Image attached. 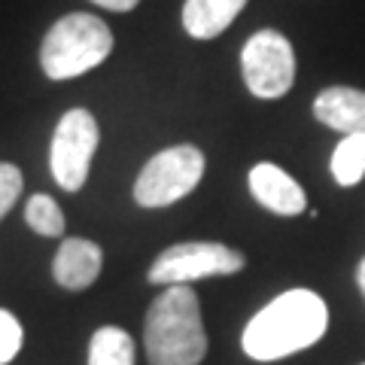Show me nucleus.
I'll list each match as a JSON object with an SVG mask.
<instances>
[{"label":"nucleus","instance_id":"f257e3e1","mask_svg":"<svg viewBox=\"0 0 365 365\" xmlns=\"http://www.w3.org/2000/svg\"><path fill=\"white\" fill-rule=\"evenodd\" d=\"M329 307L311 289H289L268 302L244 329V353L256 362H274L314 347L326 335Z\"/></svg>","mask_w":365,"mask_h":365},{"label":"nucleus","instance_id":"f03ea898","mask_svg":"<svg viewBox=\"0 0 365 365\" xmlns=\"http://www.w3.org/2000/svg\"><path fill=\"white\" fill-rule=\"evenodd\" d=\"M143 344L150 365H198L207 353L198 295L186 283L168 287L146 311Z\"/></svg>","mask_w":365,"mask_h":365},{"label":"nucleus","instance_id":"7ed1b4c3","mask_svg":"<svg viewBox=\"0 0 365 365\" xmlns=\"http://www.w3.org/2000/svg\"><path fill=\"white\" fill-rule=\"evenodd\" d=\"M113 52L107 21L88 13H71L49 28L40 49V64L49 79H73L98 67Z\"/></svg>","mask_w":365,"mask_h":365},{"label":"nucleus","instance_id":"20e7f679","mask_svg":"<svg viewBox=\"0 0 365 365\" xmlns=\"http://www.w3.org/2000/svg\"><path fill=\"white\" fill-rule=\"evenodd\" d=\"M204 177V153L198 146H170L153 155L134 182V198L140 207H168L186 198Z\"/></svg>","mask_w":365,"mask_h":365},{"label":"nucleus","instance_id":"39448f33","mask_svg":"<svg viewBox=\"0 0 365 365\" xmlns=\"http://www.w3.org/2000/svg\"><path fill=\"white\" fill-rule=\"evenodd\" d=\"M244 268V256L237 250L216 244V241H186L168 247L153 262L150 283L155 287H180V283H195L204 277H220V274H237Z\"/></svg>","mask_w":365,"mask_h":365},{"label":"nucleus","instance_id":"423d86ee","mask_svg":"<svg viewBox=\"0 0 365 365\" xmlns=\"http://www.w3.org/2000/svg\"><path fill=\"white\" fill-rule=\"evenodd\" d=\"M244 83L256 98H283L295 83L292 43L277 31H259L247 40L241 52Z\"/></svg>","mask_w":365,"mask_h":365},{"label":"nucleus","instance_id":"0eeeda50","mask_svg":"<svg viewBox=\"0 0 365 365\" xmlns=\"http://www.w3.org/2000/svg\"><path fill=\"white\" fill-rule=\"evenodd\" d=\"M98 122L88 110H71L64 113L58 128L52 134V150H49V168L55 182L64 192H79L88 177L91 158L98 150Z\"/></svg>","mask_w":365,"mask_h":365},{"label":"nucleus","instance_id":"6e6552de","mask_svg":"<svg viewBox=\"0 0 365 365\" xmlns=\"http://www.w3.org/2000/svg\"><path fill=\"white\" fill-rule=\"evenodd\" d=\"M250 192H253V198L262 204V207L277 213V216H295L307 207L304 189L287 174V170L271 165V162H259L253 170H250Z\"/></svg>","mask_w":365,"mask_h":365},{"label":"nucleus","instance_id":"1a4fd4ad","mask_svg":"<svg viewBox=\"0 0 365 365\" xmlns=\"http://www.w3.org/2000/svg\"><path fill=\"white\" fill-rule=\"evenodd\" d=\"M101 265H104V253L98 244L86 241V237H64L58 253L52 262V274L64 289H86L98 280Z\"/></svg>","mask_w":365,"mask_h":365},{"label":"nucleus","instance_id":"9d476101","mask_svg":"<svg viewBox=\"0 0 365 365\" xmlns=\"http://www.w3.org/2000/svg\"><path fill=\"white\" fill-rule=\"evenodd\" d=\"M314 116L341 134H365V91L332 86L314 101Z\"/></svg>","mask_w":365,"mask_h":365},{"label":"nucleus","instance_id":"9b49d317","mask_svg":"<svg viewBox=\"0 0 365 365\" xmlns=\"http://www.w3.org/2000/svg\"><path fill=\"white\" fill-rule=\"evenodd\" d=\"M244 6L247 0H186L182 25L195 40H210L220 37Z\"/></svg>","mask_w":365,"mask_h":365},{"label":"nucleus","instance_id":"f8f14e48","mask_svg":"<svg viewBox=\"0 0 365 365\" xmlns=\"http://www.w3.org/2000/svg\"><path fill=\"white\" fill-rule=\"evenodd\" d=\"M88 365H134V341L119 326H101L91 335Z\"/></svg>","mask_w":365,"mask_h":365},{"label":"nucleus","instance_id":"ddd939ff","mask_svg":"<svg viewBox=\"0 0 365 365\" xmlns=\"http://www.w3.org/2000/svg\"><path fill=\"white\" fill-rule=\"evenodd\" d=\"M332 177L338 186H356L365 177V134H344L332 153Z\"/></svg>","mask_w":365,"mask_h":365},{"label":"nucleus","instance_id":"4468645a","mask_svg":"<svg viewBox=\"0 0 365 365\" xmlns=\"http://www.w3.org/2000/svg\"><path fill=\"white\" fill-rule=\"evenodd\" d=\"M25 220L34 232L43 235V237H61L64 222H67L61 207L49 195H43V192H37V195L25 204Z\"/></svg>","mask_w":365,"mask_h":365},{"label":"nucleus","instance_id":"2eb2a0df","mask_svg":"<svg viewBox=\"0 0 365 365\" xmlns=\"http://www.w3.org/2000/svg\"><path fill=\"white\" fill-rule=\"evenodd\" d=\"M21 338H25V332H21V323L9 311L0 307V365H9L19 356Z\"/></svg>","mask_w":365,"mask_h":365},{"label":"nucleus","instance_id":"dca6fc26","mask_svg":"<svg viewBox=\"0 0 365 365\" xmlns=\"http://www.w3.org/2000/svg\"><path fill=\"white\" fill-rule=\"evenodd\" d=\"M21 195V170L9 162H0V220L13 210Z\"/></svg>","mask_w":365,"mask_h":365},{"label":"nucleus","instance_id":"f3484780","mask_svg":"<svg viewBox=\"0 0 365 365\" xmlns=\"http://www.w3.org/2000/svg\"><path fill=\"white\" fill-rule=\"evenodd\" d=\"M91 4H98L104 9H113V13H128V9H134L140 0H91Z\"/></svg>","mask_w":365,"mask_h":365},{"label":"nucleus","instance_id":"a211bd4d","mask_svg":"<svg viewBox=\"0 0 365 365\" xmlns=\"http://www.w3.org/2000/svg\"><path fill=\"white\" fill-rule=\"evenodd\" d=\"M356 280H359V289H362V295H365V259L359 262V271H356Z\"/></svg>","mask_w":365,"mask_h":365},{"label":"nucleus","instance_id":"6ab92c4d","mask_svg":"<svg viewBox=\"0 0 365 365\" xmlns=\"http://www.w3.org/2000/svg\"><path fill=\"white\" fill-rule=\"evenodd\" d=\"M362 365H365V362H362Z\"/></svg>","mask_w":365,"mask_h":365}]
</instances>
